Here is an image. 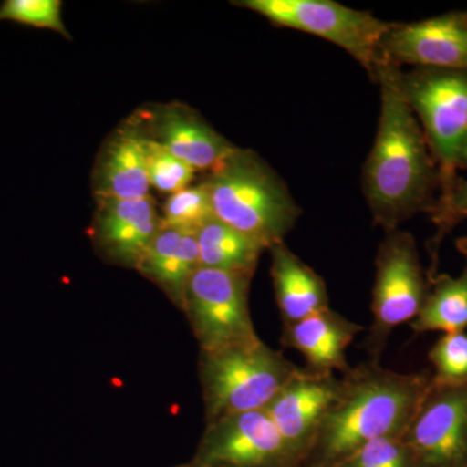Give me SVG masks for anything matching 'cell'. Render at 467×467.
I'll return each mask as SVG.
<instances>
[{
	"mask_svg": "<svg viewBox=\"0 0 467 467\" xmlns=\"http://www.w3.org/2000/svg\"><path fill=\"white\" fill-rule=\"evenodd\" d=\"M417 467L467 465V386L431 382L402 436Z\"/></svg>",
	"mask_w": 467,
	"mask_h": 467,
	"instance_id": "obj_10",
	"label": "cell"
},
{
	"mask_svg": "<svg viewBox=\"0 0 467 467\" xmlns=\"http://www.w3.org/2000/svg\"><path fill=\"white\" fill-rule=\"evenodd\" d=\"M267 251L272 256L270 275L284 326L330 308L327 285L315 269L297 257L285 242Z\"/></svg>",
	"mask_w": 467,
	"mask_h": 467,
	"instance_id": "obj_18",
	"label": "cell"
},
{
	"mask_svg": "<svg viewBox=\"0 0 467 467\" xmlns=\"http://www.w3.org/2000/svg\"><path fill=\"white\" fill-rule=\"evenodd\" d=\"M252 278L199 267L184 294L182 310L202 352L256 342L250 310Z\"/></svg>",
	"mask_w": 467,
	"mask_h": 467,
	"instance_id": "obj_8",
	"label": "cell"
},
{
	"mask_svg": "<svg viewBox=\"0 0 467 467\" xmlns=\"http://www.w3.org/2000/svg\"><path fill=\"white\" fill-rule=\"evenodd\" d=\"M396 79L435 160L441 178L438 202L442 201L459 178L457 160L467 140V67H413L409 72L400 67Z\"/></svg>",
	"mask_w": 467,
	"mask_h": 467,
	"instance_id": "obj_5",
	"label": "cell"
},
{
	"mask_svg": "<svg viewBox=\"0 0 467 467\" xmlns=\"http://www.w3.org/2000/svg\"><path fill=\"white\" fill-rule=\"evenodd\" d=\"M432 221L438 226L434 242H432V265L427 278L436 275V261H438L439 247L445 234L450 233L451 227L457 225L463 218H467V180L457 178L453 189L447 198L436 202Z\"/></svg>",
	"mask_w": 467,
	"mask_h": 467,
	"instance_id": "obj_26",
	"label": "cell"
},
{
	"mask_svg": "<svg viewBox=\"0 0 467 467\" xmlns=\"http://www.w3.org/2000/svg\"><path fill=\"white\" fill-rule=\"evenodd\" d=\"M173 467H202L199 465H196L195 462H192V461H190V462L182 463V465L173 466Z\"/></svg>",
	"mask_w": 467,
	"mask_h": 467,
	"instance_id": "obj_29",
	"label": "cell"
},
{
	"mask_svg": "<svg viewBox=\"0 0 467 467\" xmlns=\"http://www.w3.org/2000/svg\"><path fill=\"white\" fill-rule=\"evenodd\" d=\"M383 61L395 66L465 69L467 11H453L417 23L393 24L382 43Z\"/></svg>",
	"mask_w": 467,
	"mask_h": 467,
	"instance_id": "obj_12",
	"label": "cell"
},
{
	"mask_svg": "<svg viewBox=\"0 0 467 467\" xmlns=\"http://www.w3.org/2000/svg\"><path fill=\"white\" fill-rule=\"evenodd\" d=\"M400 67L384 61L374 81L380 86L379 124L362 171L371 216L384 232L418 213H434L441 178L416 115L399 88Z\"/></svg>",
	"mask_w": 467,
	"mask_h": 467,
	"instance_id": "obj_1",
	"label": "cell"
},
{
	"mask_svg": "<svg viewBox=\"0 0 467 467\" xmlns=\"http://www.w3.org/2000/svg\"><path fill=\"white\" fill-rule=\"evenodd\" d=\"M431 382V371L398 373L371 359L350 368L301 467H334L376 439L402 438Z\"/></svg>",
	"mask_w": 467,
	"mask_h": 467,
	"instance_id": "obj_2",
	"label": "cell"
},
{
	"mask_svg": "<svg viewBox=\"0 0 467 467\" xmlns=\"http://www.w3.org/2000/svg\"><path fill=\"white\" fill-rule=\"evenodd\" d=\"M146 168L150 186L168 195L192 186L198 171L147 135Z\"/></svg>",
	"mask_w": 467,
	"mask_h": 467,
	"instance_id": "obj_22",
	"label": "cell"
},
{
	"mask_svg": "<svg viewBox=\"0 0 467 467\" xmlns=\"http://www.w3.org/2000/svg\"><path fill=\"white\" fill-rule=\"evenodd\" d=\"M430 282L423 273L416 239L404 230H389L378 248L367 349L380 362L396 327L410 324L425 304Z\"/></svg>",
	"mask_w": 467,
	"mask_h": 467,
	"instance_id": "obj_7",
	"label": "cell"
},
{
	"mask_svg": "<svg viewBox=\"0 0 467 467\" xmlns=\"http://www.w3.org/2000/svg\"><path fill=\"white\" fill-rule=\"evenodd\" d=\"M432 382L441 386H467V334H442L430 349Z\"/></svg>",
	"mask_w": 467,
	"mask_h": 467,
	"instance_id": "obj_23",
	"label": "cell"
},
{
	"mask_svg": "<svg viewBox=\"0 0 467 467\" xmlns=\"http://www.w3.org/2000/svg\"><path fill=\"white\" fill-rule=\"evenodd\" d=\"M466 11H467V9H466Z\"/></svg>",
	"mask_w": 467,
	"mask_h": 467,
	"instance_id": "obj_31",
	"label": "cell"
},
{
	"mask_svg": "<svg viewBox=\"0 0 467 467\" xmlns=\"http://www.w3.org/2000/svg\"><path fill=\"white\" fill-rule=\"evenodd\" d=\"M204 182L214 217L266 250L285 242L303 213L281 175L252 150L235 147Z\"/></svg>",
	"mask_w": 467,
	"mask_h": 467,
	"instance_id": "obj_3",
	"label": "cell"
},
{
	"mask_svg": "<svg viewBox=\"0 0 467 467\" xmlns=\"http://www.w3.org/2000/svg\"><path fill=\"white\" fill-rule=\"evenodd\" d=\"M456 247L457 250H459L460 254H462L463 257H465L467 264V236H463V238L457 239Z\"/></svg>",
	"mask_w": 467,
	"mask_h": 467,
	"instance_id": "obj_28",
	"label": "cell"
},
{
	"mask_svg": "<svg viewBox=\"0 0 467 467\" xmlns=\"http://www.w3.org/2000/svg\"><path fill=\"white\" fill-rule=\"evenodd\" d=\"M202 267L252 278L265 247L212 217L196 232Z\"/></svg>",
	"mask_w": 467,
	"mask_h": 467,
	"instance_id": "obj_19",
	"label": "cell"
},
{
	"mask_svg": "<svg viewBox=\"0 0 467 467\" xmlns=\"http://www.w3.org/2000/svg\"><path fill=\"white\" fill-rule=\"evenodd\" d=\"M146 135L135 117L126 119L101 147L92 173L95 196L137 199L150 195Z\"/></svg>",
	"mask_w": 467,
	"mask_h": 467,
	"instance_id": "obj_15",
	"label": "cell"
},
{
	"mask_svg": "<svg viewBox=\"0 0 467 467\" xmlns=\"http://www.w3.org/2000/svg\"><path fill=\"white\" fill-rule=\"evenodd\" d=\"M459 169H465L467 171V140L461 150L459 160H457V171Z\"/></svg>",
	"mask_w": 467,
	"mask_h": 467,
	"instance_id": "obj_27",
	"label": "cell"
},
{
	"mask_svg": "<svg viewBox=\"0 0 467 467\" xmlns=\"http://www.w3.org/2000/svg\"><path fill=\"white\" fill-rule=\"evenodd\" d=\"M364 330V326L327 308L294 324L285 325L281 343L300 352L306 358V368L310 371L346 374L350 368L347 348Z\"/></svg>",
	"mask_w": 467,
	"mask_h": 467,
	"instance_id": "obj_16",
	"label": "cell"
},
{
	"mask_svg": "<svg viewBox=\"0 0 467 467\" xmlns=\"http://www.w3.org/2000/svg\"><path fill=\"white\" fill-rule=\"evenodd\" d=\"M0 21L48 29L70 38L63 21V2L60 0H5L0 5Z\"/></svg>",
	"mask_w": 467,
	"mask_h": 467,
	"instance_id": "obj_24",
	"label": "cell"
},
{
	"mask_svg": "<svg viewBox=\"0 0 467 467\" xmlns=\"http://www.w3.org/2000/svg\"><path fill=\"white\" fill-rule=\"evenodd\" d=\"M192 461L202 467H301L265 410L233 414L205 425Z\"/></svg>",
	"mask_w": 467,
	"mask_h": 467,
	"instance_id": "obj_9",
	"label": "cell"
},
{
	"mask_svg": "<svg viewBox=\"0 0 467 467\" xmlns=\"http://www.w3.org/2000/svg\"><path fill=\"white\" fill-rule=\"evenodd\" d=\"M463 467H467V465H466V466H463Z\"/></svg>",
	"mask_w": 467,
	"mask_h": 467,
	"instance_id": "obj_30",
	"label": "cell"
},
{
	"mask_svg": "<svg viewBox=\"0 0 467 467\" xmlns=\"http://www.w3.org/2000/svg\"><path fill=\"white\" fill-rule=\"evenodd\" d=\"M425 304L410 327L414 333H460L467 328V267L459 276L436 275L429 279Z\"/></svg>",
	"mask_w": 467,
	"mask_h": 467,
	"instance_id": "obj_20",
	"label": "cell"
},
{
	"mask_svg": "<svg viewBox=\"0 0 467 467\" xmlns=\"http://www.w3.org/2000/svg\"><path fill=\"white\" fill-rule=\"evenodd\" d=\"M233 5L250 9L276 26L333 43L364 67L373 79L383 64L384 36L395 24L334 0H239Z\"/></svg>",
	"mask_w": 467,
	"mask_h": 467,
	"instance_id": "obj_6",
	"label": "cell"
},
{
	"mask_svg": "<svg viewBox=\"0 0 467 467\" xmlns=\"http://www.w3.org/2000/svg\"><path fill=\"white\" fill-rule=\"evenodd\" d=\"M92 244L110 265L137 270L161 229V214L150 195L137 199L95 196Z\"/></svg>",
	"mask_w": 467,
	"mask_h": 467,
	"instance_id": "obj_11",
	"label": "cell"
},
{
	"mask_svg": "<svg viewBox=\"0 0 467 467\" xmlns=\"http://www.w3.org/2000/svg\"><path fill=\"white\" fill-rule=\"evenodd\" d=\"M299 367L282 350L263 340L199 356L198 373L205 409V425L245 411L264 410L296 376Z\"/></svg>",
	"mask_w": 467,
	"mask_h": 467,
	"instance_id": "obj_4",
	"label": "cell"
},
{
	"mask_svg": "<svg viewBox=\"0 0 467 467\" xmlns=\"http://www.w3.org/2000/svg\"><path fill=\"white\" fill-rule=\"evenodd\" d=\"M334 467H417L402 438H380L362 445Z\"/></svg>",
	"mask_w": 467,
	"mask_h": 467,
	"instance_id": "obj_25",
	"label": "cell"
},
{
	"mask_svg": "<svg viewBox=\"0 0 467 467\" xmlns=\"http://www.w3.org/2000/svg\"><path fill=\"white\" fill-rule=\"evenodd\" d=\"M339 389L340 378L335 374L315 373L301 368L264 409L301 466Z\"/></svg>",
	"mask_w": 467,
	"mask_h": 467,
	"instance_id": "obj_13",
	"label": "cell"
},
{
	"mask_svg": "<svg viewBox=\"0 0 467 467\" xmlns=\"http://www.w3.org/2000/svg\"><path fill=\"white\" fill-rule=\"evenodd\" d=\"M214 217L211 196L204 181L169 195L162 207L161 220L167 226L196 233Z\"/></svg>",
	"mask_w": 467,
	"mask_h": 467,
	"instance_id": "obj_21",
	"label": "cell"
},
{
	"mask_svg": "<svg viewBox=\"0 0 467 467\" xmlns=\"http://www.w3.org/2000/svg\"><path fill=\"white\" fill-rule=\"evenodd\" d=\"M143 133L196 171L216 168L236 146L183 103L159 104L134 115Z\"/></svg>",
	"mask_w": 467,
	"mask_h": 467,
	"instance_id": "obj_14",
	"label": "cell"
},
{
	"mask_svg": "<svg viewBox=\"0 0 467 467\" xmlns=\"http://www.w3.org/2000/svg\"><path fill=\"white\" fill-rule=\"evenodd\" d=\"M199 267L196 233L162 223L137 272L158 285L175 308L182 310L187 285Z\"/></svg>",
	"mask_w": 467,
	"mask_h": 467,
	"instance_id": "obj_17",
	"label": "cell"
}]
</instances>
